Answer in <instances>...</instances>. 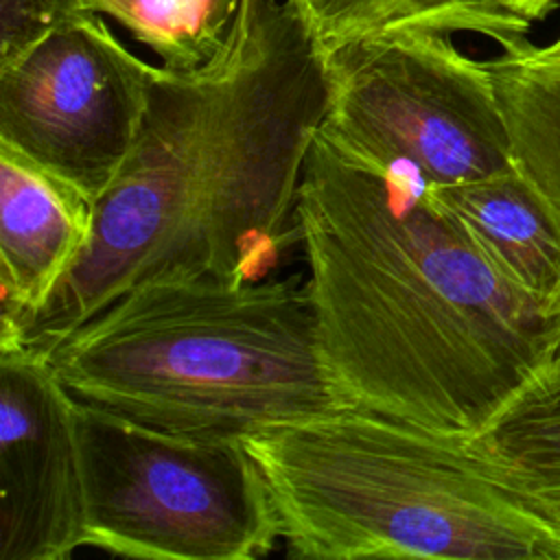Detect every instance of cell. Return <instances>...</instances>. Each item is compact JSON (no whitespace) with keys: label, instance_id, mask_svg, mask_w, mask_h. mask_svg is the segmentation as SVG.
<instances>
[{"label":"cell","instance_id":"cell-9","mask_svg":"<svg viewBox=\"0 0 560 560\" xmlns=\"http://www.w3.org/2000/svg\"><path fill=\"white\" fill-rule=\"evenodd\" d=\"M94 201L0 142V354L24 350V328L81 258Z\"/></svg>","mask_w":560,"mask_h":560},{"label":"cell","instance_id":"cell-16","mask_svg":"<svg viewBox=\"0 0 560 560\" xmlns=\"http://www.w3.org/2000/svg\"><path fill=\"white\" fill-rule=\"evenodd\" d=\"M497 2L510 13L529 22L532 26L536 22H542L560 4V0H497Z\"/></svg>","mask_w":560,"mask_h":560},{"label":"cell","instance_id":"cell-5","mask_svg":"<svg viewBox=\"0 0 560 560\" xmlns=\"http://www.w3.org/2000/svg\"><path fill=\"white\" fill-rule=\"evenodd\" d=\"M85 547L142 560H254L280 536L243 440L155 429L77 400Z\"/></svg>","mask_w":560,"mask_h":560},{"label":"cell","instance_id":"cell-12","mask_svg":"<svg viewBox=\"0 0 560 560\" xmlns=\"http://www.w3.org/2000/svg\"><path fill=\"white\" fill-rule=\"evenodd\" d=\"M326 48L398 24H429L455 35L470 33L499 50L529 42L532 24L497 0H293Z\"/></svg>","mask_w":560,"mask_h":560},{"label":"cell","instance_id":"cell-1","mask_svg":"<svg viewBox=\"0 0 560 560\" xmlns=\"http://www.w3.org/2000/svg\"><path fill=\"white\" fill-rule=\"evenodd\" d=\"M328 96V52L293 0H241L206 63L153 66L133 151L24 348L48 354L138 284L265 278L300 243L298 190Z\"/></svg>","mask_w":560,"mask_h":560},{"label":"cell","instance_id":"cell-14","mask_svg":"<svg viewBox=\"0 0 560 560\" xmlns=\"http://www.w3.org/2000/svg\"><path fill=\"white\" fill-rule=\"evenodd\" d=\"M171 70L206 63L225 42L241 0H88Z\"/></svg>","mask_w":560,"mask_h":560},{"label":"cell","instance_id":"cell-7","mask_svg":"<svg viewBox=\"0 0 560 560\" xmlns=\"http://www.w3.org/2000/svg\"><path fill=\"white\" fill-rule=\"evenodd\" d=\"M151 68L101 13L74 20L0 63V142L96 203L133 151Z\"/></svg>","mask_w":560,"mask_h":560},{"label":"cell","instance_id":"cell-11","mask_svg":"<svg viewBox=\"0 0 560 560\" xmlns=\"http://www.w3.org/2000/svg\"><path fill=\"white\" fill-rule=\"evenodd\" d=\"M514 168L560 217V57L525 42L483 59Z\"/></svg>","mask_w":560,"mask_h":560},{"label":"cell","instance_id":"cell-8","mask_svg":"<svg viewBox=\"0 0 560 560\" xmlns=\"http://www.w3.org/2000/svg\"><path fill=\"white\" fill-rule=\"evenodd\" d=\"M85 547L77 400L46 354H0V560Z\"/></svg>","mask_w":560,"mask_h":560},{"label":"cell","instance_id":"cell-3","mask_svg":"<svg viewBox=\"0 0 560 560\" xmlns=\"http://www.w3.org/2000/svg\"><path fill=\"white\" fill-rule=\"evenodd\" d=\"M298 276L127 289L46 354L79 402L203 438L245 440L343 409Z\"/></svg>","mask_w":560,"mask_h":560},{"label":"cell","instance_id":"cell-15","mask_svg":"<svg viewBox=\"0 0 560 560\" xmlns=\"http://www.w3.org/2000/svg\"><path fill=\"white\" fill-rule=\"evenodd\" d=\"M90 13L88 0H0V63Z\"/></svg>","mask_w":560,"mask_h":560},{"label":"cell","instance_id":"cell-13","mask_svg":"<svg viewBox=\"0 0 560 560\" xmlns=\"http://www.w3.org/2000/svg\"><path fill=\"white\" fill-rule=\"evenodd\" d=\"M470 440L560 523V372H538Z\"/></svg>","mask_w":560,"mask_h":560},{"label":"cell","instance_id":"cell-17","mask_svg":"<svg viewBox=\"0 0 560 560\" xmlns=\"http://www.w3.org/2000/svg\"><path fill=\"white\" fill-rule=\"evenodd\" d=\"M545 370H551V372H560V339L551 352V359H549V365Z\"/></svg>","mask_w":560,"mask_h":560},{"label":"cell","instance_id":"cell-2","mask_svg":"<svg viewBox=\"0 0 560 560\" xmlns=\"http://www.w3.org/2000/svg\"><path fill=\"white\" fill-rule=\"evenodd\" d=\"M295 223L343 407L475 435L549 365L560 313L510 282L427 186L357 160L322 127Z\"/></svg>","mask_w":560,"mask_h":560},{"label":"cell","instance_id":"cell-10","mask_svg":"<svg viewBox=\"0 0 560 560\" xmlns=\"http://www.w3.org/2000/svg\"><path fill=\"white\" fill-rule=\"evenodd\" d=\"M427 192L510 282L560 313V217L514 164Z\"/></svg>","mask_w":560,"mask_h":560},{"label":"cell","instance_id":"cell-18","mask_svg":"<svg viewBox=\"0 0 560 560\" xmlns=\"http://www.w3.org/2000/svg\"><path fill=\"white\" fill-rule=\"evenodd\" d=\"M540 50L542 52H547V55H553V57H560V33H558V37L553 39V42H549V44H545V46H540Z\"/></svg>","mask_w":560,"mask_h":560},{"label":"cell","instance_id":"cell-4","mask_svg":"<svg viewBox=\"0 0 560 560\" xmlns=\"http://www.w3.org/2000/svg\"><path fill=\"white\" fill-rule=\"evenodd\" d=\"M243 442L293 558L560 560V523L470 435L343 407Z\"/></svg>","mask_w":560,"mask_h":560},{"label":"cell","instance_id":"cell-6","mask_svg":"<svg viewBox=\"0 0 560 560\" xmlns=\"http://www.w3.org/2000/svg\"><path fill=\"white\" fill-rule=\"evenodd\" d=\"M455 37L398 24L330 50L322 131L357 160L427 188L508 171L510 140L490 72Z\"/></svg>","mask_w":560,"mask_h":560}]
</instances>
